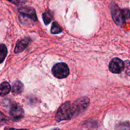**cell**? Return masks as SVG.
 Masks as SVG:
<instances>
[{
  "label": "cell",
  "mask_w": 130,
  "mask_h": 130,
  "mask_svg": "<svg viewBox=\"0 0 130 130\" xmlns=\"http://www.w3.org/2000/svg\"><path fill=\"white\" fill-rule=\"evenodd\" d=\"M75 116L72 104L70 102H66L59 108L55 116V119L57 121H61L63 120H68Z\"/></svg>",
  "instance_id": "1"
},
{
  "label": "cell",
  "mask_w": 130,
  "mask_h": 130,
  "mask_svg": "<svg viewBox=\"0 0 130 130\" xmlns=\"http://www.w3.org/2000/svg\"><path fill=\"white\" fill-rule=\"evenodd\" d=\"M110 10L112 19L115 23L119 26H122L125 23V19L122 15V10H120L117 5L113 2L110 4Z\"/></svg>",
  "instance_id": "2"
},
{
  "label": "cell",
  "mask_w": 130,
  "mask_h": 130,
  "mask_svg": "<svg viewBox=\"0 0 130 130\" xmlns=\"http://www.w3.org/2000/svg\"><path fill=\"white\" fill-rule=\"evenodd\" d=\"M52 71L54 76L59 79L65 78L70 73L68 67L64 63H59L54 66Z\"/></svg>",
  "instance_id": "3"
},
{
  "label": "cell",
  "mask_w": 130,
  "mask_h": 130,
  "mask_svg": "<svg viewBox=\"0 0 130 130\" xmlns=\"http://www.w3.org/2000/svg\"><path fill=\"white\" fill-rule=\"evenodd\" d=\"M89 99L87 97L80 98L77 99L73 104H72L75 116H77L80 113L85 111L89 105Z\"/></svg>",
  "instance_id": "4"
},
{
  "label": "cell",
  "mask_w": 130,
  "mask_h": 130,
  "mask_svg": "<svg viewBox=\"0 0 130 130\" xmlns=\"http://www.w3.org/2000/svg\"><path fill=\"white\" fill-rule=\"evenodd\" d=\"M124 62L119 58H114L111 60L109 64V70L114 74H119L124 69Z\"/></svg>",
  "instance_id": "5"
},
{
  "label": "cell",
  "mask_w": 130,
  "mask_h": 130,
  "mask_svg": "<svg viewBox=\"0 0 130 130\" xmlns=\"http://www.w3.org/2000/svg\"><path fill=\"white\" fill-rule=\"evenodd\" d=\"M19 11L21 15L27 17L28 18H30L34 21L37 20L36 13L35 10L33 8L29 7V6H24V7L19 8Z\"/></svg>",
  "instance_id": "6"
},
{
  "label": "cell",
  "mask_w": 130,
  "mask_h": 130,
  "mask_svg": "<svg viewBox=\"0 0 130 130\" xmlns=\"http://www.w3.org/2000/svg\"><path fill=\"white\" fill-rule=\"evenodd\" d=\"M24 111L22 108L17 105H14L10 109V115L14 119H21L24 117Z\"/></svg>",
  "instance_id": "7"
},
{
  "label": "cell",
  "mask_w": 130,
  "mask_h": 130,
  "mask_svg": "<svg viewBox=\"0 0 130 130\" xmlns=\"http://www.w3.org/2000/svg\"><path fill=\"white\" fill-rule=\"evenodd\" d=\"M29 43H30V39L29 38H25L21 40L18 41L15 46V50H14L15 53H18L22 52L25 48H26Z\"/></svg>",
  "instance_id": "8"
},
{
  "label": "cell",
  "mask_w": 130,
  "mask_h": 130,
  "mask_svg": "<svg viewBox=\"0 0 130 130\" xmlns=\"http://www.w3.org/2000/svg\"><path fill=\"white\" fill-rule=\"evenodd\" d=\"M11 91V86L8 82H3L0 84V96H5Z\"/></svg>",
  "instance_id": "9"
},
{
  "label": "cell",
  "mask_w": 130,
  "mask_h": 130,
  "mask_svg": "<svg viewBox=\"0 0 130 130\" xmlns=\"http://www.w3.org/2000/svg\"><path fill=\"white\" fill-rule=\"evenodd\" d=\"M24 85L20 81H17L14 83L12 86V92L15 94H20L24 90Z\"/></svg>",
  "instance_id": "10"
},
{
  "label": "cell",
  "mask_w": 130,
  "mask_h": 130,
  "mask_svg": "<svg viewBox=\"0 0 130 130\" xmlns=\"http://www.w3.org/2000/svg\"><path fill=\"white\" fill-rule=\"evenodd\" d=\"M43 22H44L45 25H48L52 20V15L49 10H47L45 11L42 15Z\"/></svg>",
  "instance_id": "11"
},
{
  "label": "cell",
  "mask_w": 130,
  "mask_h": 130,
  "mask_svg": "<svg viewBox=\"0 0 130 130\" xmlns=\"http://www.w3.org/2000/svg\"><path fill=\"white\" fill-rule=\"evenodd\" d=\"M7 55V48L3 44H0V63H2L5 59Z\"/></svg>",
  "instance_id": "12"
},
{
  "label": "cell",
  "mask_w": 130,
  "mask_h": 130,
  "mask_svg": "<svg viewBox=\"0 0 130 130\" xmlns=\"http://www.w3.org/2000/svg\"><path fill=\"white\" fill-rule=\"evenodd\" d=\"M117 130H130L129 122H124L118 124L116 126Z\"/></svg>",
  "instance_id": "13"
},
{
  "label": "cell",
  "mask_w": 130,
  "mask_h": 130,
  "mask_svg": "<svg viewBox=\"0 0 130 130\" xmlns=\"http://www.w3.org/2000/svg\"><path fill=\"white\" fill-rule=\"evenodd\" d=\"M62 31V29L61 27L59 25L57 22H54L52 24V28H51V32L52 34H58V33L61 32Z\"/></svg>",
  "instance_id": "14"
},
{
  "label": "cell",
  "mask_w": 130,
  "mask_h": 130,
  "mask_svg": "<svg viewBox=\"0 0 130 130\" xmlns=\"http://www.w3.org/2000/svg\"><path fill=\"white\" fill-rule=\"evenodd\" d=\"M122 13L125 20H126V19H130L129 10H128V9H124V10H122Z\"/></svg>",
  "instance_id": "15"
},
{
  "label": "cell",
  "mask_w": 130,
  "mask_h": 130,
  "mask_svg": "<svg viewBox=\"0 0 130 130\" xmlns=\"http://www.w3.org/2000/svg\"><path fill=\"white\" fill-rule=\"evenodd\" d=\"M15 5H23L26 3V0H8Z\"/></svg>",
  "instance_id": "16"
},
{
  "label": "cell",
  "mask_w": 130,
  "mask_h": 130,
  "mask_svg": "<svg viewBox=\"0 0 130 130\" xmlns=\"http://www.w3.org/2000/svg\"><path fill=\"white\" fill-rule=\"evenodd\" d=\"M6 120H7V118L5 117V116L3 115L1 112H0V123H3Z\"/></svg>",
  "instance_id": "17"
},
{
  "label": "cell",
  "mask_w": 130,
  "mask_h": 130,
  "mask_svg": "<svg viewBox=\"0 0 130 130\" xmlns=\"http://www.w3.org/2000/svg\"><path fill=\"white\" fill-rule=\"evenodd\" d=\"M130 65V62H129L128 60H126V62H124V66H126V67H128Z\"/></svg>",
  "instance_id": "18"
},
{
  "label": "cell",
  "mask_w": 130,
  "mask_h": 130,
  "mask_svg": "<svg viewBox=\"0 0 130 130\" xmlns=\"http://www.w3.org/2000/svg\"><path fill=\"white\" fill-rule=\"evenodd\" d=\"M8 130H27V129H15V128H9Z\"/></svg>",
  "instance_id": "19"
},
{
  "label": "cell",
  "mask_w": 130,
  "mask_h": 130,
  "mask_svg": "<svg viewBox=\"0 0 130 130\" xmlns=\"http://www.w3.org/2000/svg\"><path fill=\"white\" fill-rule=\"evenodd\" d=\"M126 73L128 76H130V69H128L127 71H126Z\"/></svg>",
  "instance_id": "20"
},
{
  "label": "cell",
  "mask_w": 130,
  "mask_h": 130,
  "mask_svg": "<svg viewBox=\"0 0 130 130\" xmlns=\"http://www.w3.org/2000/svg\"><path fill=\"white\" fill-rule=\"evenodd\" d=\"M54 130H59V129H54Z\"/></svg>",
  "instance_id": "21"
}]
</instances>
